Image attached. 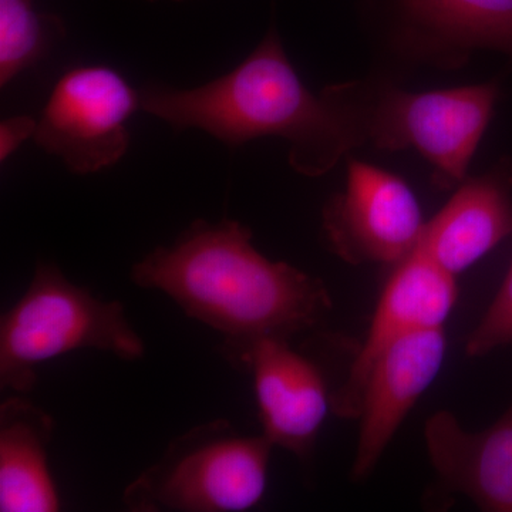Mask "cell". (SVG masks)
I'll list each match as a JSON object with an SVG mask.
<instances>
[{"label":"cell","instance_id":"1","mask_svg":"<svg viewBox=\"0 0 512 512\" xmlns=\"http://www.w3.org/2000/svg\"><path fill=\"white\" fill-rule=\"evenodd\" d=\"M131 279L217 330L222 355L238 367L259 340H291L333 311L323 281L266 258L252 245V232L231 220L192 222L173 245L134 264Z\"/></svg>","mask_w":512,"mask_h":512},{"label":"cell","instance_id":"2","mask_svg":"<svg viewBox=\"0 0 512 512\" xmlns=\"http://www.w3.org/2000/svg\"><path fill=\"white\" fill-rule=\"evenodd\" d=\"M141 109L175 130L207 131L229 147L274 136L291 146L289 163L318 177L363 144L338 86L313 94L286 56L275 29L234 70L194 89L148 84Z\"/></svg>","mask_w":512,"mask_h":512},{"label":"cell","instance_id":"3","mask_svg":"<svg viewBox=\"0 0 512 512\" xmlns=\"http://www.w3.org/2000/svg\"><path fill=\"white\" fill-rule=\"evenodd\" d=\"M84 349L123 360L146 353L120 302L101 301L70 282L55 264L42 262L22 298L2 316L0 387L29 393L37 382V367Z\"/></svg>","mask_w":512,"mask_h":512},{"label":"cell","instance_id":"4","mask_svg":"<svg viewBox=\"0 0 512 512\" xmlns=\"http://www.w3.org/2000/svg\"><path fill=\"white\" fill-rule=\"evenodd\" d=\"M338 89L363 143L384 151L414 148L433 165L443 190L466 178L498 97L495 83L426 93L357 83Z\"/></svg>","mask_w":512,"mask_h":512},{"label":"cell","instance_id":"5","mask_svg":"<svg viewBox=\"0 0 512 512\" xmlns=\"http://www.w3.org/2000/svg\"><path fill=\"white\" fill-rule=\"evenodd\" d=\"M271 441L241 436L227 420L195 426L168 444L163 457L127 485L133 512H242L261 503Z\"/></svg>","mask_w":512,"mask_h":512},{"label":"cell","instance_id":"6","mask_svg":"<svg viewBox=\"0 0 512 512\" xmlns=\"http://www.w3.org/2000/svg\"><path fill=\"white\" fill-rule=\"evenodd\" d=\"M138 109L140 92L117 70L74 67L57 80L33 138L72 173H97L127 153V121Z\"/></svg>","mask_w":512,"mask_h":512},{"label":"cell","instance_id":"7","mask_svg":"<svg viewBox=\"0 0 512 512\" xmlns=\"http://www.w3.org/2000/svg\"><path fill=\"white\" fill-rule=\"evenodd\" d=\"M426 222L402 178L350 161L345 190L323 210L329 248L352 265H397L419 247Z\"/></svg>","mask_w":512,"mask_h":512},{"label":"cell","instance_id":"8","mask_svg":"<svg viewBox=\"0 0 512 512\" xmlns=\"http://www.w3.org/2000/svg\"><path fill=\"white\" fill-rule=\"evenodd\" d=\"M456 276L448 274L419 249L396 265L369 332L350 365L348 377L330 393L333 413L356 420L370 370L384 350L414 330L443 328L457 301Z\"/></svg>","mask_w":512,"mask_h":512},{"label":"cell","instance_id":"9","mask_svg":"<svg viewBox=\"0 0 512 512\" xmlns=\"http://www.w3.org/2000/svg\"><path fill=\"white\" fill-rule=\"evenodd\" d=\"M444 356V328H431L407 333L376 360L360 397L359 437L350 468L353 481L365 480L375 471L407 414L439 376Z\"/></svg>","mask_w":512,"mask_h":512},{"label":"cell","instance_id":"10","mask_svg":"<svg viewBox=\"0 0 512 512\" xmlns=\"http://www.w3.org/2000/svg\"><path fill=\"white\" fill-rule=\"evenodd\" d=\"M242 367L254 376L262 434L272 446L308 461L332 409L320 367L295 352L289 340L274 338L259 340Z\"/></svg>","mask_w":512,"mask_h":512},{"label":"cell","instance_id":"11","mask_svg":"<svg viewBox=\"0 0 512 512\" xmlns=\"http://www.w3.org/2000/svg\"><path fill=\"white\" fill-rule=\"evenodd\" d=\"M436 493L463 495L485 512H512V402L493 426L471 433L447 410L424 427Z\"/></svg>","mask_w":512,"mask_h":512},{"label":"cell","instance_id":"12","mask_svg":"<svg viewBox=\"0 0 512 512\" xmlns=\"http://www.w3.org/2000/svg\"><path fill=\"white\" fill-rule=\"evenodd\" d=\"M512 235V163L468 178L426 222L417 249L457 276Z\"/></svg>","mask_w":512,"mask_h":512},{"label":"cell","instance_id":"13","mask_svg":"<svg viewBox=\"0 0 512 512\" xmlns=\"http://www.w3.org/2000/svg\"><path fill=\"white\" fill-rule=\"evenodd\" d=\"M397 10L403 42L439 66L477 49L512 56V0H397Z\"/></svg>","mask_w":512,"mask_h":512},{"label":"cell","instance_id":"14","mask_svg":"<svg viewBox=\"0 0 512 512\" xmlns=\"http://www.w3.org/2000/svg\"><path fill=\"white\" fill-rule=\"evenodd\" d=\"M55 421L23 396L0 406V511L55 512L62 508L49 468Z\"/></svg>","mask_w":512,"mask_h":512},{"label":"cell","instance_id":"15","mask_svg":"<svg viewBox=\"0 0 512 512\" xmlns=\"http://www.w3.org/2000/svg\"><path fill=\"white\" fill-rule=\"evenodd\" d=\"M63 29L37 15L32 0H0V86L45 57Z\"/></svg>","mask_w":512,"mask_h":512},{"label":"cell","instance_id":"16","mask_svg":"<svg viewBox=\"0 0 512 512\" xmlns=\"http://www.w3.org/2000/svg\"><path fill=\"white\" fill-rule=\"evenodd\" d=\"M508 345H512V261L493 302L468 336L466 353L483 357Z\"/></svg>","mask_w":512,"mask_h":512},{"label":"cell","instance_id":"17","mask_svg":"<svg viewBox=\"0 0 512 512\" xmlns=\"http://www.w3.org/2000/svg\"><path fill=\"white\" fill-rule=\"evenodd\" d=\"M37 123L28 116L12 117L0 126V158L8 160L23 141L35 136Z\"/></svg>","mask_w":512,"mask_h":512}]
</instances>
